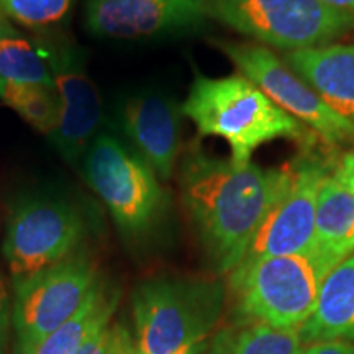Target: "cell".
<instances>
[{
    "instance_id": "obj_18",
    "label": "cell",
    "mask_w": 354,
    "mask_h": 354,
    "mask_svg": "<svg viewBox=\"0 0 354 354\" xmlns=\"http://www.w3.org/2000/svg\"><path fill=\"white\" fill-rule=\"evenodd\" d=\"M0 81L55 87L46 57L37 41L0 17Z\"/></svg>"
},
{
    "instance_id": "obj_27",
    "label": "cell",
    "mask_w": 354,
    "mask_h": 354,
    "mask_svg": "<svg viewBox=\"0 0 354 354\" xmlns=\"http://www.w3.org/2000/svg\"><path fill=\"white\" fill-rule=\"evenodd\" d=\"M318 2L325 3V6L333 7L336 10L354 13V0H318Z\"/></svg>"
},
{
    "instance_id": "obj_6",
    "label": "cell",
    "mask_w": 354,
    "mask_h": 354,
    "mask_svg": "<svg viewBox=\"0 0 354 354\" xmlns=\"http://www.w3.org/2000/svg\"><path fill=\"white\" fill-rule=\"evenodd\" d=\"M214 21L284 53L336 43L354 32V13L318 0H209Z\"/></svg>"
},
{
    "instance_id": "obj_2",
    "label": "cell",
    "mask_w": 354,
    "mask_h": 354,
    "mask_svg": "<svg viewBox=\"0 0 354 354\" xmlns=\"http://www.w3.org/2000/svg\"><path fill=\"white\" fill-rule=\"evenodd\" d=\"M183 113L196 125L198 138L218 136L227 141L230 159L240 165L250 162L256 149L271 141L289 140L312 146L318 140L241 74H194Z\"/></svg>"
},
{
    "instance_id": "obj_5",
    "label": "cell",
    "mask_w": 354,
    "mask_h": 354,
    "mask_svg": "<svg viewBox=\"0 0 354 354\" xmlns=\"http://www.w3.org/2000/svg\"><path fill=\"white\" fill-rule=\"evenodd\" d=\"M225 287L207 279L154 277L133 292L136 354H177L210 338Z\"/></svg>"
},
{
    "instance_id": "obj_24",
    "label": "cell",
    "mask_w": 354,
    "mask_h": 354,
    "mask_svg": "<svg viewBox=\"0 0 354 354\" xmlns=\"http://www.w3.org/2000/svg\"><path fill=\"white\" fill-rule=\"evenodd\" d=\"M302 354H354V344L344 342H318L305 344Z\"/></svg>"
},
{
    "instance_id": "obj_26",
    "label": "cell",
    "mask_w": 354,
    "mask_h": 354,
    "mask_svg": "<svg viewBox=\"0 0 354 354\" xmlns=\"http://www.w3.org/2000/svg\"><path fill=\"white\" fill-rule=\"evenodd\" d=\"M177 354H223L220 333L214 336V338L202 339V342L192 344L190 348L184 349V351H180Z\"/></svg>"
},
{
    "instance_id": "obj_9",
    "label": "cell",
    "mask_w": 354,
    "mask_h": 354,
    "mask_svg": "<svg viewBox=\"0 0 354 354\" xmlns=\"http://www.w3.org/2000/svg\"><path fill=\"white\" fill-rule=\"evenodd\" d=\"M238 69V74L254 84L279 109L284 110L318 140L339 145L354 138V128L331 110L312 86L277 56L271 48L253 41H214Z\"/></svg>"
},
{
    "instance_id": "obj_17",
    "label": "cell",
    "mask_w": 354,
    "mask_h": 354,
    "mask_svg": "<svg viewBox=\"0 0 354 354\" xmlns=\"http://www.w3.org/2000/svg\"><path fill=\"white\" fill-rule=\"evenodd\" d=\"M118 299L120 292L117 287L109 286L100 276L77 312L37 344L30 354H76L88 339L110 325Z\"/></svg>"
},
{
    "instance_id": "obj_10",
    "label": "cell",
    "mask_w": 354,
    "mask_h": 354,
    "mask_svg": "<svg viewBox=\"0 0 354 354\" xmlns=\"http://www.w3.org/2000/svg\"><path fill=\"white\" fill-rule=\"evenodd\" d=\"M35 41L50 64L59 97V123L48 138L69 165H81L84 153L104 125L100 92L88 76L76 43L59 33L37 35Z\"/></svg>"
},
{
    "instance_id": "obj_14",
    "label": "cell",
    "mask_w": 354,
    "mask_h": 354,
    "mask_svg": "<svg viewBox=\"0 0 354 354\" xmlns=\"http://www.w3.org/2000/svg\"><path fill=\"white\" fill-rule=\"evenodd\" d=\"M282 59L354 128V43L284 53Z\"/></svg>"
},
{
    "instance_id": "obj_19",
    "label": "cell",
    "mask_w": 354,
    "mask_h": 354,
    "mask_svg": "<svg viewBox=\"0 0 354 354\" xmlns=\"http://www.w3.org/2000/svg\"><path fill=\"white\" fill-rule=\"evenodd\" d=\"M0 99L43 135L50 136L59 123V97L55 87L0 81Z\"/></svg>"
},
{
    "instance_id": "obj_11",
    "label": "cell",
    "mask_w": 354,
    "mask_h": 354,
    "mask_svg": "<svg viewBox=\"0 0 354 354\" xmlns=\"http://www.w3.org/2000/svg\"><path fill=\"white\" fill-rule=\"evenodd\" d=\"M289 166L290 180L284 194L266 215L238 266L304 253L313 248L318 190L333 166L312 151L300 154Z\"/></svg>"
},
{
    "instance_id": "obj_21",
    "label": "cell",
    "mask_w": 354,
    "mask_h": 354,
    "mask_svg": "<svg viewBox=\"0 0 354 354\" xmlns=\"http://www.w3.org/2000/svg\"><path fill=\"white\" fill-rule=\"evenodd\" d=\"M74 3L76 0H0V17L35 35L56 33L69 20Z\"/></svg>"
},
{
    "instance_id": "obj_23",
    "label": "cell",
    "mask_w": 354,
    "mask_h": 354,
    "mask_svg": "<svg viewBox=\"0 0 354 354\" xmlns=\"http://www.w3.org/2000/svg\"><path fill=\"white\" fill-rule=\"evenodd\" d=\"M12 320V302L10 295L3 276L0 274V354H6L7 339H8V326Z\"/></svg>"
},
{
    "instance_id": "obj_25",
    "label": "cell",
    "mask_w": 354,
    "mask_h": 354,
    "mask_svg": "<svg viewBox=\"0 0 354 354\" xmlns=\"http://www.w3.org/2000/svg\"><path fill=\"white\" fill-rule=\"evenodd\" d=\"M335 172L343 180V184L354 194V146L339 159L338 165L335 166Z\"/></svg>"
},
{
    "instance_id": "obj_15",
    "label": "cell",
    "mask_w": 354,
    "mask_h": 354,
    "mask_svg": "<svg viewBox=\"0 0 354 354\" xmlns=\"http://www.w3.org/2000/svg\"><path fill=\"white\" fill-rule=\"evenodd\" d=\"M299 331L305 344L318 342L354 344V254L328 272L315 310Z\"/></svg>"
},
{
    "instance_id": "obj_8",
    "label": "cell",
    "mask_w": 354,
    "mask_h": 354,
    "mask_svg": "<svg viewBox=\"0 0 354 354\" xmlns=\"http://www.w3.org/2000/svg\"><path fill=\"white\" fill-rule=\"evenodd\" d=\"M100 279L94 261L76 251L33 276L13 282L12 322L17 351H30L68 322Z\"/></svg>"
},
{
    "instance_id": "obj_1",
    "label": "cell",
    "mask_w": 354,
    "mask_h": 354,
    "mask_svg": "<svg viewBox=\"0 0 354 354\" xmlns=\"http://www.w3.org/2000/svg\"><path fill=\"white\" fill-rule=\"evenodd\" d=\"M184 209L210 264L230 274L290 180V166L261 167L209 154L194 140L179 159Z\"/></svg>"
},
{
    "instance_id": "obj_16",
    "label": "cell",
    "mask_w": 354,
    "mask_h": 354,
    "mask_svg": "<svg viewBox=\"0 0 354 354\" xmlns=\"http://www.w3.org/2000/svg\"><path fill=\"white\" fill-rule=\"evenodd\" d=\"M313 248L335 263L354 254V194L336 174L335 166L318 190Z\"/></svg>"
},
{
    "instance_id": "obj_28",
    "label": "cell",
    "mask_w": 354,
    "mask_h": 354,
    "mask_svg": "<svg viewBox=\"0 0 354 354\" xmlns=\"http://www.w3.org/2000/svg\"><path fill=\"white\" fill-rule=\"evenodd\" d=\"M131 354H136V349H135V351H133V353H131Z\"/></svg>"
},
{
    "instance_id": "obj_4",
    "label": "cell",
    "mask_w": 354,
    "mask_h": 354,
    "mask_svg": "<svg viewBox=\"0 0 354 354\" xmlns=\"http://www.w3.org/2000/svg\"><path fill=\"white\" fill-rule=\"evenodd\" d=\"M336 264L312 248L236 266L230 272V292L238 315L245 323L300 330L315 310L323 281Z\"/></svg>"
},
{
    "instance_id": "obj_12",
    "label": "cell",
    "mask_w": 354,
    "mask_h": 354,
    "mask_svg": "<svg viewBox=\"0 0 354 354\" xmlns=\"http://www.w3.org/2000/svg\"><path fill=\"white\" fill-rule=\"evenodd\" d=\"M112 133L130 146L161 183L174 177L183 156V104L159 88H141L118 100Z\"/></svg>"
},
{
    "instance_id": "obj_7",
    "label": "cell",
    "mask_w": 354,
    "mask_h": 354,
    "mask_svg": "<svg viewBox=\"0 0 354 354\" xmlns=\"http://www.w3.org/2000/svg\"><path fill=\"white\" fill-rule=\"evenodd\" d=\"M86 233L81 207L64 192L37 189L21 194L10 209L2 246L13 282L76 253Z\"/></svg>"
},
{
    "instance_id": "obj_22",
    "label": "cell",
    "mask_w": 354,
    "mask_h": 354,
    "mask_svg": "<svg viewBox=\"0 0 354 354\" xmlns=\"http://www.w3.org/2000/svg\"><path fill=\"white\" fill-rule=\"evenodd\" d=\"M135 342L123 325H109L91 338L76 354H131Z\"/></svg>"
},
{
    "instance_id": "obj_13",
    "label": "cell",
    "mask_w": 354,
    "mask_h": 354,
    "mask_svg": "<svg viewBox=\"0 0 354 354\" xmlns=\"http://www.w3.org/2000/svg\"><path fill=\"white\" fill-rule=\"evenodd\" d=\"M212 20L209 0H86L84 26L107 39H159L197 33Z\"/></svg>"
},
{
    "instance_id": "obj_20",
    "label": "cell",
    "mask_w": 354,
    "mask_h": 354,
    "mask_svg": "<svg viewBox=\"0 0 354 354\" xmlns=\"http://www.w3.org/2000/svg\"><path fill=\"white\" fill-rule=\"evenodd\" d=\"M223 354H302L305 343L299 330L246 323L236 331H221Z\"/></svg>"
},
{
    "instance_id": "obj_3",
    "label": "cell",
    "mask_w": 354,
    "mask_h": 354,
    "mask_svg": "<svg viewBox=\"0 0 354 354\" xmlns=\"http://www.w3.org/2000/svg\"><path fill=\"white\" fill-rule=\"evenodd\" d=\"M81 169L128 241L145 243L165 227L171 212L165 183L115 133L102 130L95 136Z\"/></svg>"
}]
</instances>
